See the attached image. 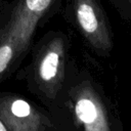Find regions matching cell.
<instances>
[{
  "mask_svg": "<svg viewBox=\"0 0 131 131\" xmlns=\"http://www.w3.org/2000/svg\"><path fill=\"white\" fill-rule=\"evenodd\" d=\"M58 0H7L0 10V83L11 76L32 47L37 28Z\"/></svg>",
  "mask_w": 131,
  "mask_h": 131,
  "instance_id": "cell-1",
  "label": "cell"
},
{
  "mask_svg": "<svg viewBox=\"0 0 131 131\" xmlns=\"http://www.w3.org/2000/svg\"><path fill=\"white\" fill-rule=\"evenodd\" d=\"M68 45L64 34L48 32L31 47V61L17 74V79L51 113L58 108L66 83Z\"/></svg>",
  "mask_w": 131,
  "mask_h": 131,
  "instance_id": "cell-2",
  "label": "cell"
},
{
  "mask_svg": "<svg viewBox=\"0 0 131 131\" xmlns=\"http://www.w3.org/2000/svg\"><path fill=\"white\" fill-rule=\"evenodd\" d=\"M67 102L81 131H117L114 116L96 85L89 79L66 78L58 107Z\"/></svg>",
  "mask_w": 131,
  "mask_h": 131,
  "instance_id": "cell-3",
  "label": "cell"
},
{
  "mask_svg": "<svg viewBox=\"0 0 131 131\" xmlns=\"http://www.w3.org/2000/svg\"><path fill=\"white\" fill-rule=\"evenodd\" d=\"M0 119L9 131H61L56 115L17 93L0 90Z\"/></svg>",
  "mask_w": 131,
  "mask_h": 131,
  "instance_id": "cell-4",
  "label": "cell"
},
{
  "mask_svg": "<svg viewBox=\"0 0 131 131\" xmlns=\"http://www.w3.org/2000/svg\"><path fill=\"white\" fill-rule=\"evenodd\" d=\"M70 4L74 24L88 44L99 53H107L113 47V40L98 0H71Z\"/></svg>",
  "mask_w": 131,
  "mask_h": 131,
  "instance_id": "cell-5",
  "label": "cell"
},
{
  "mask_svg": "<svg viewBox=\"0 0 131 131\" xmlns=\"http://www.w3.org/2000/svg\"><path fill=\"white\" fill-rule=\"evenodd\" d=\"M0 131H9L7 129V127L4 125V123L1 121V119H0Z\"/></svg>",
  "mask_w": 131,
  "mask_h": 131,
  "instance_id": "cell-6",
  "label": "cell"
},
{
  "mask_svg": "<svg viewBox=\"0 0 131 131\" xmlns=\"http://www.w3.org/2000/svg\"><path fill=\"white\" fill-rule=\"evenodd\" d=\"M7 2V0H0V10H1V8L4 6V4Z\"/></svg>",
  "mask_w": 131,
  "mask_h": 131,
  "instance_id": "cell-7",
  "label": "cell"
}]
</instances>
